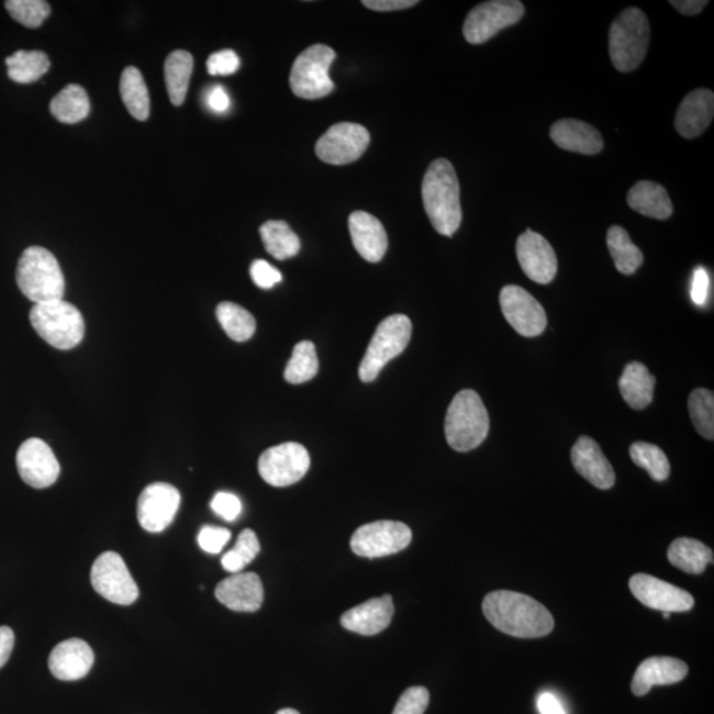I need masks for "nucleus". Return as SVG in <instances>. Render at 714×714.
Segmentation results:
<instances>
[{
	"label": "nucleus",
	"mask_w": 714,
	"mask_h": 714,
	"mask_svg": "<svg viewBox=\"0 0 714 714\" xmlns=\"http://www.w3.org/2000/svg\"><path fill=\"white\" fill-rule=\"evenodd\" d=\"M482 607L493 627L516 638H543L555 628L549 610L529 595L497 590L487 594Z\"/></svg>",
	"instance_id": "nucleus-1"
},
{
	"label": "nucleus",
	"mask_w": 714,
	"mask_h": 714,
	"mask_svg": "<svg viewBox=\"0 0 714 714\" xmlns=\"http://www.w3.org/2000/svg\"><path fill=\"white\" fill-rule=\"evenodd\" d=\"M422 200L428 220L439 235L451 237L462 223L457 172L440 158L428 166L422 181Z\"/></svg>",
	"instance_id": "nucleus-2"
},
{
	"label": "nucleus",
	"mask_w": 714,
	"mask_h": 714,
	"mask_svg": "<svg viewBox=\"0 0 714 714\" xmlns=\"http://www.w3.org/2000/svg\"><path fill=\"white\" fill-rule=\"evenodd\" d=\"M490 417L480 395L464 389L447 409L445 434L451 449L467 453L477 449L489 436Z\"/></svg>",
	"instance_id": "nucleus-3"
},
{
	"label": "nucleus",
	"mask_w": 714,
	"mask_h": 714,
	"mask_svg": "<svg viewBox=\"0 0 714 714\" xmlns=\"http://www.w3.org/2000/svg\"><path fill=\"white\" fill-rule=\"evenodd\" d=\"M16 282L30 301L47 303L60 301L65 291V278L54 255L42 246H31L19 259Z\"/></svg>",
	"instance_id": "nucleus-4"
},
{
	"label": "nucleus",
	"mask_w": 714,
	"mask_h": 714,
	"mask_svg": "<svg viewBox=\"0 0 714 714\" xmlns=\"http://www.w3.org/2000/svg\"><path fill=\"white\" fill-rule=\"evenodd\" d=\"M650 43V23L640 9L622 11L610 27L609 51L614 67L627 74L645 60Z\"/></svg>",
	"instance_id": "nucleus-5"
},
{
	"label": "nucleus",
	"mask_w": 714,
	"mask_h": 714,
	"mask_svg": "<svg viewBox=\"0 0 714 714\" xmlns=\"http://www.w3.org/2000/svg\"><path fill=\"white\" fill-rule=\"evenodd\" d=\"M30 321L37 335L58 349L79 346L86 335L80 310L64 300L35 304Z\"/></svg>",
	"instance_id": "nucleus-6"
},
{
	"label": "nucleus",
	"mask_w": 714,
	"mask_h": 714,
	"mask_svg": "<svg viewBox=\"0 0 714 714\" xmlns=\"http://www.w3.org/2000/svg\"><path fill=\"white\" fill-rule=\"evenodd\" d=\"M412 322L404 314L388 316L379 324L360 362L359 378L362 382L378 379L382 368L404 353L412 339Z\"/></svg>",
	"instance_id": "nucleus-7"
},
{
	"label": "nucleus",
	"mask_w": 714,
	"mask_h": 714,
	"mask_svg": "<svg viewBox=\"0 0 714 714\" xmlns=\"http://www.w3.org/2000/svg\"><path fill=\"white\" fill-rule=\"evenodd\" d=\"M336 57L328 45L315 44L303 51L291 68L290 87L303 100H320L333 93L335 83L328 70Z\"/></svg>",
	"instance_id": "nucleus-8"
},
{
	"label": "nucleus",
	"mask_w": 714,
	"mask_h": 714,
	"mask_svg": "<svg viewBox=\"0 0 714 714\" xmlns=\"http://www.w3.org/2000/svg\"><path fill=\"white\" fill-rule=\"evenodd\" d=\"M524 4L518 0H491L470 11L464 24V35L471 44H483L500 31L521 22Z\"/></svg>",
	"instance_id": "nucleus-9"
},
{
	"label": "nucleus",
	"mask_w": 714,
	"mask_h": 714,
	"mask_svg": "<svg viewBox=\"0 0 714 714\" xmlns=\"http://www.w3.org/2000/svg\"><path fill=\"white\" fill-rule=\"evenodd\" d=\"M90 581L97 593L115 605H132L140 596V589L123 558L115 551L97 557Z\"/></svg>",
	"instance_id": "nucleus-10"
},
{
	"label": "nucleus",
	"mask_w": 714,
	"mask_h": 714,
	"mask_svg": "<svg viewBox=\"0 0 714 714\" xmlns=\"http://www.w3.org/2000/svg\"><path fill=\"white\" fill-rule=\"evenodd\" d=\"M412 537L406 524L380 521L357 528L350 537V549L360 557H386L404 550L412 543Z\"/></svg>",
	"instance_id": "nucleus-11"
},
{
	"label": "nucleus",
	"mask_w": 714,
	"mask_h": 714,
	"mask_svg": "<svg viewBox=\"0 0 714 714\" xmlns=\"http://www.w3.org/2000/svg\"><path fill=\"white\" fill-rule=\"evenodd\" d=\"M306 447L297 443L272 446L258 460L259 476L272 487H288L300 482L310 469Z\"/></svg>",
	"instance_id": "nucleus-12"
},
{
	"label": "nucleus",
	"mask_w": 714,
	"mask_h": 714,
	"mask_svg": "<svg viewBox=\"0 0 714 714\" xmlns=\"http://www.w3.org/2000/svg\"><path fill=\"white\" fill-rule=\"evenodd\" d=\"M369 142L371 135L365 126L350 122L336 123L317 141L315 153L317 158L328 165H349L361 158Z\"/></svg>",
	"instance_id": "nucleus-13"
},
{
	"label": "nucleus",
	"mask_w": 714,
	"mask_h": 714,
	"mask_svg": "<svg viewBox=\"0 0 714 714\" xmlns=\"http://www.w3.org/2000/svg\"><path fill=\"white\" fill-rule=\"evenodd\" d=\"M500 308L518 335L535 337L547 328V313L540 302L521 286L509 285L500 291Z\"/></svg>",
	"instance_id": "nucleus-14"
},
{
	"label": "nucleus",
	"mask_w": 714,
	"mask_h": 714,
	"mask_svg": "<svg viewBox=\"0 0 714 714\" xmlns=\"http://www.w3.org/2000/svg\"><path fill=\"white\" fill-rule=\"evenodd\" d=\"M629 590L643 605L660 610L663 613L690 612L694 606L693 596L685 590L657 579L650 574L639 573L629 579Z\"/></svg>",
	"instance_id": "nucleus-15"
},
{
	"label": "nucleus",
	"mask_w": 714,
	"mask_h": 714,
	"mask_svg": "<svg viewBox=\"0 0 714 714\" xmlns=\"http://www.w3.org/2000/svg\"><path fill=\"white\" fill-rule=\"evenodd\" d=\"M180 492L168 483H153L138 499V522L143 529L159 534L174 522L180 507Z\"/></svg>",
	"instance_id": "nucleus-16"
},
{
	"label": "nucleus",
	"mask_w": 714,
	"mask_h": 714,
	"mask_svg": "<svg viewBox=\"0 0 714 714\" xmlns=\"http://www.w3.org/2000/svg\"><path fill=\"white\" fill-rule=\"evenodd\" d=\"M18 471L25 483L34 489H47L60 476V464L43 439L24 440L16 454Z\"/></svg>",
	"instance_id": "nucleus-17"
},
{
	"label": "nucleus",
	"mask_w": 714,
	"mask_h": 714,
	"mask_svg": "<svg viewBox=\"0 0 714 714\" xmlns=\"http://www.w3.org/2000/svg\"><path fill=\"white\" fill-rule=\"evenodd\" d=\"M516 256L525 276L531 281L540 285L554 281L557 275L558 261L548 239L532 230L525 231L517 238Z\"/></svg>",
	"instance_id": "nucleus-18"
},
{
	"label": "nucleus",
	"mask_w": 714,
	"mask_h": 714,
	"mask_svg": "<svg viewBox=\"0 0 714 714\" xmlns=\"http://www.w3.org/2000/svg\"><path fill=\"white\" fill-rule=\"evenodd\" d=\"M214 595L233 612L255 613L264 602L263 581L256 573H236L220 582Z\"/></svg>",
	"instance_id": "nucleus-19"
},
{
	"label": "nucleus",
	"mask_w": 714,
	"mask_h": 714,
	"mask_svg": "<svg viewBox=\"0 0 714 714\" xmlns=\"http://www.w3.org/2000/svg\"><path fill=\"white\" fill-rule=\"evenodd\" d=\"M570 458L576 471L596 489L609 490L615 484L613 466L593 438L580 437L571 449Z\"/></svg>",
	"instance_id": "nucleus-20"
},
{
	"label": "nucleus",
	"mask_w": 714,
	"mask_h": 714,
	"mask_svg": "<svg viewBox=\"0 0 714 714\" xmlns=\"http://www.w3.org/2000/svg\"><path fill=\"white\" fill-rule=\"evenodd\" d=\"M94 654L92 647L82 639H68L51 652L48 666L52 674L58 680L76 681L86 678L92 670Z\"/></svg>",
	"instance_id": "nucleus-21"
},
{
	"label": "nucleus",
	"mask_w": 714,
	"mask_h": 714,
	"mask_svg": "<svg viewBox=\"0 0 714 714\" xmlns=\"http://www.w3.org/2000/svg\"><path fill=\"white\" fill-rule=\"evenodd\" d=\"M394 614L392 596L389 594L362 602L344 613L342 626L355 634L372 636L380 634L391 625Z\"/></svg>",
	"instance_id": "nucleus-22"
},
{
	"label": "nucleus",
	"mask_w": 714,
	"mask_h": 714,
	"mask_svg": "<svg viewBox=\"0 0 714 714\" xmlns=\"http://www.w3.org/2000/svg\"><path fill=\"white\" fill-rule=\"evenodd\" d=\"M350 237L355 249L368 263H379L388 249L384 225L371 213L356 211L348 220Z\"/></svg>",
	"instance_id": "nucleus-23"
},
{
	"label": "nucleus",
	"mask_w": 714,
	"mask_h": 714,
	"mask_svg": "<svg viewBox=\"0 0 714 714\" xmlns=\"http://www.w3.org/2000/svg\"><path fill=\"white\" fill-rule=\"evenodd\" d=\"M714 115V94L710 89H696L681 101L674 127L687 140L698 138L710 127Z\"/></svg>",
	"instance_id": "nucleus-24"
},
{
	"label": "nucleus",
	"mask_w": 714,
	"mask_h": 714,
	"mask_svg": "<svg viewBox=\"0 0 714 714\" xmlns=\"http://www.w3.org/2000/svg\"><path fill=\"white\" fill-rule=\"evenodd\" d=\"M690 668L683 660L670 657L646 659L636 670L632 683L635 696H645L655 685H671L685 679Z\"/></svg>",
	"instance_id": "nucleus-25"
},
{
	"label": "nucleus",
	"mask_w": 714,
	"mask_h": 714,
	"mask_svg": "<svg viewBox=\"0 0 714 714\" xmlns=\"http://www.w3.org/2000/svg\"><path fill=\"white\" fill-rule=\"evenodd\" d=\"M550 138L562 150L596 155L603 150L599 130L579 120H560L550 129Z\"/></svg>",
	"instance_id": "nucleus-26"
},
{
	"label": "nucleus",
	"mask_w": 714,
	"mask_h": 714,
	"mask_svg": "<svg viewBox=\"0 0 714 714\" xmlns=\"http://www.w3.org/2000/svg\"><path fill=\"white\" fill-rule=\"evenodd\" d=\"M627 203L632 210L646 217L667 220L673 213V204L665 187L654 181H638L628 191Z\"/></svg>",
	"instance_id": "nucleus-27"
},
{
	"label": "nucleus",
	"mask_w": 714,
	"mask_h": 714,
	"mask_svg": "<svg viewBox=\"0 0 714 714\" xmlns=\"http://www.w3.org/2000/svg\"><path fill=\"white\" fill-rule=\"evenodd\" d=\"M657 379L639 361L628 362L620 379V391L623 400L635 411H642L654 400Z\"/></svg>",
	"instance_id": "nucleus-28"
},
{
	"label": "nucleus",
	"mask_w": 714,
	"mask_h": 714,
	"mask_svg": "<svg viewBox=\"0 0 714 714\" xmlns=\"http://www.w3.org/2000/svg\"><path fill=\"white\" fill-rule=\"evenodd\" d=\"M668 560L685 573L701 574L713 562V550L694 538L680 537L670 545Z\"/></svg>",
	"instance_id": "nucleus-29"
},
{
	"label": "nucleus",
	"mask_w": 714,
	"mask_h": 714,
	"mask_svg": "<svg viewBox=\"0 0 714 714\" xmlns=\"http://www.w3.org/2000/svg\"><path fill=\"white\" fill-rule=\"evenodd\" d=\"M193 70V57L187 51H174L165 63V79L172 105L185 102Z\"/></svg>",
	"instance_id": "nucleus-30"
},
{
	"label": "nucleus",
	"mask_w": 714,
	"mask_h": 714,
	"mask_svg": "<svg viewBox=\"0 0 714 714\" xmlns=\"http://www.w3.org/2000/svg\"><path fill=\"white\" fill-rule=\"evenodd\" d=\"M263 243L269 255L285 261L293 258L301 250V239L295 235L290 225L282 220H270L259 228Z\"/></svg>",
	"instance_id": "nucleus-31"
},
{
	"label": "nucleus",
	"mask_w": 714,
	"mask_h": 714,
	"mask_svg": "<svg viewBox=\"0 0 714 714\" xmlns=\"http://www.w3.org/2000/svg\"><path fill=\"white\" fill-rule=\"evenodd\" d=\"M120 93L129 113L135 120L146 121L150 115V94L140 69L127 67L123 70Z\"/></svg>",
	"instance_id": "nucleus-32"
},
{
	"label": "nucleus",
	"mask_w": 714,
	"mask_h": 714,
	"mask_svg": "<svg viewBox=\"0 0 714 714\" xmlns=\"http://www.w3.org/2000/svg\"><path fill=\"white\" fill-rule=\"evenodd\" d=\"M51 113L58 122L79 123L90 113L89 97L80 86L70 83L51 101Z\"/></svg>",
	"instance_id": "nucleus-33"
},
{
	"label": "nucleus",
	"mask_w": 714,
	"mask_h": 714,
	"mask_svg": "<svg viewBox=\"0 0 714 714\" xmlns=\"http://www.w3.org/2000/svg\"><path fill=\"white\" fill-rule=\"evenodd\" d=\"M607 248L612 255L616 270L625 276H632L645 261L643 253L629 238L622 226L613 225L607 231Z\"/></svg>",
	"instance_id": "nucleus-34"
},
{
	"label": "nucleus",
	"mask_w": 714,
	"mask_h": 714,
	"mask_svg": "<svg viewBox=\"0 0 714 714\" xmlns=\"http://www.w3.org/2000/svg\"><path fill=\"white\" fill-rule=\"evenodd\" d=\"M9 77L19 83H31L47 74L51 67L49 57L42 51H18L5 58Z\"/></svg>",
	"instance_id": "nucleus-35"
},
{
	"label": "nucleus",
	"mask_w": 714,
	"mask_h": 714,
	"mask_svg": "<svg viewBox=\"0 0 714 714\" xmlns=\"http://www.w3.org/2000/svg\"><path fill=\"white\" fill-rule=\"evenodd\" d=\"M220 324L226 335L235 342L249 341L256 333V320L248 310L233 302H222L216 309Z\"/></svg>",
	"instance_id": "nucleus-36"
},
{
	"label": "nucleus",
	"mask_w": 714,
	"mask_h": 714,
	"mask_svg": "<svg viewBox=\"0 0 714 714\" xmlns=\"http://www.w3.org/2000/svg\"><path fill=\"white\" fill-rule=\"evenodd\" d=\"M317 371H320V361H317L314 343L309 341L298 343L286 366L285 380L294 386L303 384L313 380Z\"/></svg>",
	"instance_id": "nucleus-37"
},
{
	"label": "nucleus",
	"mask_w": 714,
	"mask_h": 714,
	"mask_svg": "<svg viewBox=\"0 0 714 714\" xmlns=\"http://www.w3.org/2000/svg\"><path fill=\"white\" fill-rule=\"evenodd\" d=\"M629 457L636 466L645 469L657 482H665L670 477V460L657 445L635 443L629 447Z\"/></svg>",
	"instance_id": "nucleus-38"
},
{
	"label": "nucleus",
	"mask_w": 714,
	"mask_h": 714,
	"mask_svg": "<svg viewBox=\"0 0 714 714\" xmlns=\"http://www.w3.org/2000/svg\"><path fill=\"white\" fill-rule=\"evenodd\" d=\"M694 428L701 437L714 438V394L704 388L694 389L688 400Z\"/></svg>",
	"instance_id": "nucleus-39"
},
{
	"label": "nucleus",
	"mask_w": 714,
	"mask_h": 714,
	"mask_svg": "<svg viewBox=\"0 0 714 714\" xmlns=\"http://www.w3.org/2000/svg\"><path fill=\"white\" fill-rule=\"evenodd\" d=\"M261 550L258 537L255 531L244 529L237 538L233 549L222 558L223 568L230 573L236 574L242 571L246 565L250 564Z\"/></svg>",
	"instance_id": "nucleus-40"
},
{
	"label": "nucleus",
	"mask_w": 714,
	"mask_h": 714,
	"mask_svg": "<svg viewBox=\"0 0 714 714\" xmlns=\"http://www.w3.org/2000/svg\"><path fill=\"white\" fill-rule=\"evenodd\" d=\"M4 5L12 19L29 29L41 27L51 14L49 4L43 0H9Z\"/></svg>",
	"instance_id": "nucleus-41"
},
{
	"label": "nucleus",
	"mask_w": 714,
	"mask_h": 714,
	"mask_svg": "<svg viewBox=\"0 0 714 714\" xmlns=\"http://www.w3.org/2000/svg\"><path fill=\"white\" fill-rule=\"evenodd\" d=\"M431 694L424 687H411L402 693L393 714H424Z\"/></svg>",
	"instance_id": "nucleus-42"
},
{
	"label": "nucleus",
	"mask_w": 714,
	"mask_h": 714,
	"mask_svg": "<svg viewBox=\"0 0 714 714\" xmlns=\"http://www.w3.org/2000/svg\"><path fill=\"white\" fill-rule=\"evenodd\" d=\"M231 537V531L207 525V527L201 528L199 532L198 543L200 548L207 551V554L217 555L228 544Z\"/></svg>",
	"instance_id": "nucleus-43"
},
{
	"label": "nucleus",
	"mask_w": 714,
	"mask_h": 714,
	"mask_svg": "<svg viewBox=\"0 0 714 714\" xmlns=\"http://www.w3.org/2000/svg\"><path fill=\"white\" fill-rule=\"evenodd\" d=\"M211 509L214 514L223 517L226 522H235L242 515V500L231 492H217L211 502Z\"/></svg>",
	"instance_id": "nucleus-44"
},
{
	"label": "nucleus",
	"mask_w": 714,
	"mask_h": 714,
	"mask_svg": "<svg viewBox=\"0 0 714 714\" xmlns=\"http://www.w3.org/2000/svg\"><path fill=\"white\" fill-rule=\"evenodd\" d=\"M238 68L239 58L232 49L216 52L207 60L208 74L212 76H230L236 74Z\"/></svg>",
	"instance_id": "nucleus-45"
},
{
	"label": "nucleus",
	"mask_w": 714,
	"mask_h": 714,
	"mask_svg": "<svg viewBox=\"0 0 714 714\" xmlns=\"http://www.w3.org/2000/svg\"><path fill=\"white\" fill-rule=\"evenodd\" d=\"M250 277L258 288L269 290L282 281L281 271L265 259H256L250 266Z\"/></svg>",
	"instance_id": "nucleus-46"
},
{
	"label": "nucleus",
	"mask_w": 714,
	"mask_h": 714,
	"mask_svg": "<svg viewBox=\"0 0 714 714\" xmlns=\"http://www.w3.org/2000/svg\"><path fill=\"white\" fill-rule=\"evenodd\" d=\"M711 279L704 268H698L693 272L691 297L694 304L704 306L707 294H710Z\"/></svg>",
	"instance_id": "nucleus-47"
},
{
	"label": "nucleus",
	"mask_w": 714,
	"mask_h": 714,
	"mask_svg": "<svg viewBox=\"0 0 714 714\" xmlns=\"http://www.w3.org/2000/svg\"><path fill=\"white\" fill-rule=\"evenodd\" d=\"M362 4L373 11H399L413 8L417 0H365Z\"/></svg>",
	"instance_id": "nucleus-48"
},
{
	"label": "nucleus",
	"mask_w": 714,
	"mask_h": 714,
	"mask_svg": "<svg viewBox=\"0 0 714 714\" xmlns=\"http://www.w3.org/2000/svg\"><path fill=\"white\" fill-rule=\"evenodd\" d=\"M15 634L8 626H0V668L8 663L14 650Z\"/></svg>",
	"instance_id": "nucleus-49"
},
{
	"label": "nucleus",
	"mask_w": 714,
	"mask_h": 714,
	"mask_svg": "<svg viewBox=\"0 0 714 714\" xmlns=\"http://www.w3.org/2000/svg\"><path fill=\"white\" fill-rule=\"evenodd\" d=\"M207 103L216 113H224L231 107L230 96L222 87L211 89V92L207 96Z\"/></svg>",
	"instance_id": "nucleus-50"
},
{
	"label": "nucleus",
	"mask_w": 714,
	"mask_h": 714,
	"mask_svg": "<svg viewBox=\"0 0 714 714\" xmlns=\"http://www.w3.org/2000/svg\"><path fill=\"white\" fill-rule=\"evenodd\" d=\"M670 4L680 14L693 16L700 14L707 4L706 0H671Z\"/></svg>",
	"instance_id": "nucleus-51"
},
{
	"label": "nucleus",
	"mask_w": 714,
	"mask_h": 714,
	"mask_svg": "<svg viewBox=\"0 0 714 714\" xmlns=\"http://www.w3.org/2000/svg\"><path fill=\"white\" fill-rule=\"evenodd\" d=\"M538 711L542 714H565L560 701L550 693H543L538 699Z\"/></svg>",
	"instance_id": "nucleus-52"
},
{
	"label": "nucleus",
	"mask_w": 714,
	"mask_h": 714,
	"mask_svg": "<svg viewBox=\"0 0 714 714\" xmlns=\"http://www.w3.org/2000/svg\"><path fill=\"white\" fill-rule=\"evenodd\" d=\"M276 714H301L295 710H290V707H285V710L278 711Z\"/></svg>",
	"instance_id": "nucleus-53"
},
{
	"label": "nucleus",
	"mask_w": 714,
	"mask_h": 714,
	"mask_svg": "<svg viewBox=\"0 0 714 714\" xmlns=\"http://www.w3.org/2000/svg\"><path fill=\"white\" fill-rule=\"evenodd\" d=\"M663 616H665L666 620H670L671 618V613H663Z\"/></svg>",
	"instance_id": "nucleus-54"
}]
</instances>
